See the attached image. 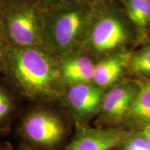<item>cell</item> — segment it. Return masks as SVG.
I'll return each mask as SVG.
<instances>
[{
    "label": "cell",
    "mask_w": 150,
    "mask_h": 150,
    "mask_svg": "<svg viewBox=\"0 0 150 150\" xmlns=\"http://www.w3.org/2000/svg\"><path fill=\"white\" fill-rule=\"evenodd\" d=\"M12 104L9 96L0 87V122H3L10 113Z\"/></svg>",
    "instance_id": "5bb4252c"
},
{
    "label": "cell",
    "mask_w": 150,
    "mask_h": 150,
    "mask_svg": "<svg viewBox=\"0 0 150 150\" xmlns=\"http://www.w3.org/2000/svg\"><path fill=\"white\" fill-rule=\"evenodd\" d=\"M127 13L135 24L139 26L145 25L150 18V1L129 0Z\"/></svg>",
    "instance_id": "7c38bea8"
},
{
    "label": "cell",
    "mask_w": 150,
    "mask_h": 150,
    "mask_svg": "<svg viewBox=\"0 0 150 150\" xmlns=\"http://www.w3.org/2000/svg\"><path fill=\"white\" fill-rule=\"evenodd\" d=\"M85 24L83 11L77 5H72L60 9L50 17L45 26V33L56 51L65 54L77 45Z\"/></svg>",
    "instance_id": "7a4b0ae2"
},
{
    "label": "cell",
    "mask_w": 150,
    "mask_h": 150,
    "mask_svg": "<svg viewBox=\"0 0 150 150\" xmlns=\"http://www.w3.org/2000/svg\"><path fill=\"white\" fill-rule=\"evenodd\" d=\"M7 54L8 50L5 47L3 40H0V70L5 66L7 63Z\"/></svg>",
    "instance_id": "9a60e30c"
},
{
    "label": "cell",
    "mask_w": 150,
    "mask_h": 150,
    "mask_svg": "<svg viewBox=\"0 0 150 150\" xmlns=\"http://www.w3.org/2000/svg\"><path fill=\"white\" fill-rule=\"evenodd\" d=\"M136 93L127 86L117 87L110 91L103 100V110L108 117L117 119L130 109Z\"/></svg>",
    "instance_id": "ba28073f"
},
{
    "label": "cell",
    "mask_w": 150,
    "mask_h": 150,
    "mask_svg": "<svg viewBox=\"0 0 150 150\" xmlns=\"http://www.w3.org/2000/svg\"><path fill=\"white\" fill-rule=\"evenodd\" d=\"M122 24L115 19L105 18L97 22L91 35L92 44L97 51L105 52L119 45L125 40Z\"/></svg>",
    "instance_id": "8992f818"
},
{
    "label": "cell",
    "mask_w": 150,
    "mask_h": 150,
    "mask_svg": "<svg viewBox=\"0 0 150 150\" xmlns=\"http://www.w3.org/2000/svg\"><path fill=\"white\" fill-rule=\"evenodd\" d=\"M129 111L137 120L150 124V81L140 87Z\"/></svg>",
    "instance_id": "8fae6325"
},
{
    "label": "cell",
    "mask_w": 150,
    "mask_h": 150,
    "mask_svg": "<svg viewBox=\"0 0 150 150\" xmlns=\"http://www.w3.org/2000/svg\"><path fill=\"white\" fill-rule=\"evenodd\" d=\"M6 36L5 29V22H4V12L0 7V40H3Z\"/></svg>",
    "instance_id": "2e32d148"
},
{
    "label": "cell",
    "mask_w": 150,
    "mask_h": 150,
    "mask_svg": "<svg viewBox=\"0 0 150 150\" xmlns=\"http://www.w3.org/2000/svg\"><path fill=\"white\" fill-rule=\"evenodd\" d=\"M6 34L18 47H35L42 42V33L36 13L31 7L4 13Z\"/></svg>",
    "instance_id": "3957f363"
},
{
    "label": "cell",
    "mask_w": 150,
    "mask_h": 150,
    "mask_svg": "<svg viewBox=\"0 0 150 150\" xmlns=\"http://www.w3.org/2000/svg\"><path fill=\"white\" fill-rule=\"evenodd\" d=\"M102 93L97 86L88 83L75 84L67 93V99L72 108L80 115L95 111L102 100Z\"/></svg>",
    "instance_id": "52a82bcc"
},
{
    "label": "cell",
    "mask_w": 150,
    "mask_h": 150,
    "mask_svg": "<svg viewBox=\"0 0 150 150\" xmlns=\"http://www.w3.org/2000/svg\"><path fill=\"white\" fill-rule=\"evenodd\" d=\"M130 65L134 72L150 74V48L134 56Z\"/></svg>",
    "instance_id": "4fadbf2b"
},
{
    "label": "cell",
    "mask_w": 150,
    "mask_h": 150,
    "mask_svg": "<svg viewBox=\"0 0 150 150\" xmlns=\"http://www.w3.org/2000/svg\"><path fill=\"white\" fill-rule=\"evenodd\" d=\"M121 139L118 131L86 129L76 135L67 150H110L119 145Z\"/></svg>",
    "instance_id": "5b68a950"
},
{
    "label": "cell",
    "mask_w": 150,
    "mask_h": 150,
    "mask_svg": "<svg viewBox=\"0 0 150 150\" xmlns=\"http://www.w3.org/2000/svg\"><path fill=\"white\" fill-rule=\"evenodd\" d=\"M95 67L88 58L78 57L65 62L62 67V72L69 83L74 85L88 83L93 80Z\"/></svg>",
    "instance_id": "9c48e42d"
},
{
    "label": "cell",
    "mask_w": 150,
    "mask_h": 150,
    "mask_svg": "<svg viewBox=\"0 0 150 150\" xmlns=\"http://www.w3.org/2000/svg\"><path fill=\"white\" fill-rule=\"evenodd\" d=\"M122 68V62L117 58H110L100 62L95 67L94 81L100 87L109 86L118 78Z\"/></svg>",
    "instance_id": "30bf717a"
},
{
    "label": "cell",
    "mask_w": 150,
    "mask_h": 150,
    "mask_svg": "<svg viewBox=\"0 0 150 150\" xmlns=\"http://www.w3.org/2000/svg\"><path fill=\"white\" fill-rule=\"evenodd\" d=\"M141 137L150 145V125L142 131Z\"/></svg>",
    "instance_id": "ac0fdd59"
},
{
    "label": "cell",
    "mask_w": 150,
    "mask_h": 150,
    "mask_svg": "<svg viewBox=\"0 0 150 150\" xmlns=\"http://www.w3.org/2000/svg\"><path fill=\"white\" fill-rule=\"evenodd\" d=\"M11 1H13V0H0V2H8Z\"/></svg>",
    "instance_id": "d6986e66"
},
{
    "label": "cell",
    "mask_w": 150,
    "mask_h": 150,
    "mask_svg": "<svg viewBox=\"0 0 150 150\" xmlns=\"http://www.w3.org/2000/svg\"><path fill=\"white\" fill-rule=\"evenodd\" d=\"M7 62L18 83L31 95H47L59 76L53 60L35 47L9 50Z\"/></svg>",
    "instance_id": "6da1fadb"
},
{
    "label": "cell",
    "mask_w": 150,
    "mask_h": 150,
    "mask_svg": "<svg viewBox=\"0 0 150 150\" xmlns=\"http://www.w3.org/2000/svg\"><path fill=\"white\" fill-rule=\"evenodd\" d=\"M134 139L138 144V150H150V145L141 136L136 137Z\"/></svg>",
    "instance_id": "e0dca14e"
},
{
    "label": "cell",
    "mask_w": 150,
    "mask_h": 150,
    "mask_svg": "<svg viewBox=\"0 0 150 150\" xmlns=\"http://www.w3.org/2000/svg\"><path fill=\"white\" fill-rule=\"evenodd\" d=\"M23 131L30 140L43 147L56 145L65 134L61 121L53 114L45 111L30 114L24 122Z\"/></svg>",
    "instance_id": "277c9868"
}]
</instances>
